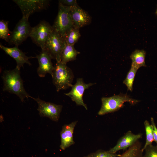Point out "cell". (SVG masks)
Returning <instances> with one entry per match:
<instances>
[{
    "instance_id": "obj_20",
    "label": "cell",
    "mask_w": 157,
    "mask_h": 157,
    "mask_svg": "<svg viewBox=\"0 0 157 157\" xmlns=\"http://www.w3.org/2000/svg\"><path fill=\"white\" fill-rule=\"evenodd\" d=\"M138 69L131 65L126 76L123 81V83L126 86L128 90L132 91L133 90V84L135 77Z\"/></svg>"
},
{
    "instance_id": "obj_19",
    "label": "cell",
    "mask_w": 157,
    "mask_h": 157,
    "mask_svg": "<svg viewBox=\"0 0 157 157\" xmlns=\"http://www.w3.org/2000/svg\"><path fill=\"white\" fill-rule=\"evenodd\" d=\"M144 125L146 134V141L142 149L143 152L147 146L152 144L154 141L153 128L151 125L148 120H145L144 122Z\"/></svg>"
},
{
    "instance_id": "obj_21",
    "label": "cell",
    "mask_w": 157,
    "mask_h": 157,
    "mask_svg": "<svg viewBox=\"0 0 157 157\" xmlns=\"http://www.w3.org/2000/svg\"><path fill=\"white\" fill-rule=\"evenodd\" d=\"M8 22L3 20L0 21V38L8 42L12 31L8 28Z\"/></svg>"
},
{
    "instance_id": "obj_6",
    "label": "cell",
    "mask_w": 157,
    "mask_h": 157,
    "mask_svg": "<svg viewBox=\"0 0 157 157\" xmlns=\"http://www.w3.org/2000/svg\"><path fill=\"white\" fill-rule=\"evenodd\" d=\"M52 26L47 22L42 21L36 26L32 27L29 37L33 42L44 49L45 44L53 31Z\"/></svg>"
},
{
    "instance_id": "obj_7",
    "label": "cell",
    "mask_w": 157,
    "mask_h": 157,
    "mask_svg": "<svg viewBox=\"0 0 157 157\" xmlns=\"http://www.w3.org/2000/svg\"><path fill=\"white\" fill-rule=\"evenodd\" d=\"M28 19L22 17L12 31L8 43L18 46L29 37L31 27Z\"/></svg>"
},
{
    "instance_id": "obj_5",
    "label": "cell",
    "mask_w": 157,
    "mask_h": 157,
    "mask_svg": "<svg viewBox=\"0 0 157 157\" xmlns=\"http://www.w3.org/2000/svg\"><path fill=\"white\" fill-rule=\"evenodd\" d=\"M65 43L63 37L53 30L46 42L44 49L42 50L45 51L52 59L59 62Z\"/></svg>"
},
{
    "instance_id": "obj_8",
    "label": "cell",
    "mask_w": 157,
    "mask_h": 157,
    "mask_svg": "<svg viewBox=\"0 0 157 157\" xmlns=\"http://www.w3.org/2000/svg\"><path fill=\"white\" fill-rule=\"evenodd\" d=\"M30 98L37 103L38 105L37 110L41 117H48L54 122L58 121L62 110V105L45 101L39 97L35 98L31 96Z\"/></svg>"
},
{
    "instance_id": "obj_12",
    "label": "cell",
    "mask_w": 157,
    "mask_h": 157,
    "mask_svg": "<svg viewBox=\"0 0 157 157\" xmlns=\"http://www.w3.org/2000/svg\"><path fill=\"white\" fill-rule=\"evenodd\" d=\"M70 11L74 26L80 28L90 24L91 23V16L78 5L71 7Z\"/></svg>"
},
{
    "instance_id": "obj_26",
    "label": "cell",
    "mask_w": 157,
    "mask_h": 157,
    "mask_svg": "<svg viewBox=\"0 0 157 157\" xmlns=\"http://www.w3.org/2000/svg\"><path fill=\"white\" fill-rule=\"evenodd\" d=\"M156 13V15H157V9H156V13Z\"/></svg>"
},
{
    "instance_id": "obj_16",
    "label": "cell",
    "mask_w": 157,
    "mask_h": 157,
    "mask_svg": "<svg viewBox=\"0 0 157 157\" xmlns=\"http://www.w3.org/2000/svg\"><path fill=\"white\" fill-rule=\"evenodd\" d=\"M80 52L76 50L74 46L70 45L66 43L62 52L60 60L63 63H67L76 59L77 55Z\"/></svg>"
},
{
    "instance_id": "obj_27",
    "label": "cell",
    "mask_w": 157,
    "mask_h": 157,
    "mask_svg": "<svg viewBox=\"0 0 157 157\" xmlns=\"http://www.w3.org/2000/svg\"><path fill=\"white\" fill-rule=\"evenodd\" d=\"M84 157H87V156H85Z\"/></svg>"
},
{
    "instance_id": "obj_15",
    "label": "cell",
    "mask_w": 157,
    "mask_h": 157,
    "mask_svg": "<svg viewBox=\"0 0 157 157\" xmlns=\"http://www.w3.org/2000/svg\"><path fill=\"white\" fill-rule=\"evenodd\" d=\"M77 122L75 121L63 126L60 132L61 144L60 146L62 150H65L74 144L73 134Z\"/></svg>"
},
{
    "instance_id": "obj_2",
    "label": "cell",
    "mask_w": 157,
    "mask_h": 157,
    "mask_svg": "<svg viewBox=\"0 0 157 157\" xmlns=\"http://www.w3.org/2000/svg\"><path fill=\"white\" fill-rule=\"evenodd\" d=\"M52 82L57 92L71 87L74 78L72 70L67 64L61 61L56 62L51 75Z\"/></svg>"
},
{
    "instance_id": "obj_18",
    "label": "cell",
    "mask_w": 157,
    "mask_h": 157,
    "mask_svg": "<svg viewBox=\"0 0 157 157\" xmlns=\"http://www.w3.org/2000/svg\"><path fill=\"white\" fill-rule=\"evenodd\" d=\"M79 29L74 26L65 33L63 37L66 44L74 46L81 36Z\"/></svg>"
},
{
    "instance_id": "obj_17",
    "label": "cell",
    "mask_w": 157,
    "mask_h": 157,
    "mask_svg": "<svg viewBox=\"0 0 157 157\" xmlns=\"http://www.w3.org/2000/svg\"><path fill=\"white\" fill-rule=\"evenodd\" d=\"M145 51L143 50L136 49L131 54L130 58L132 60L131 66L138 69L142 67H146L145 63Z\"/></svg>"
},
{
    "instance_id": "obj_3",
    "label": "cell",
    "mask_w": 157,
    "mask_h": 157,
    "mask_svg": "<svg viewBox=\"0 0 157 157\" xmlns=\"http://www.w3.org/2000/svg\"><path fill=\"white\" fill-rule=\"evenodd\" d=\"M101 106L98 113L99 115L117 111L123 107L124 103L128 102L135 105L139 101L132 99L126 94L115 95L109 97H103L101 99Z\"/></svg>"
},
{
    "instance_id": "obj_25",
    "label": "cell",
    "mask_w": 157,
    "mask_h": 157,
    "mask_svg": "<svg viewBox=\"0 0 157 157\" xmlns=\"http://www.w3.org/2000/svg\"><path fill=\"white\" fill-rule=\"evenodd\" d=\"M151 124L153 128L154 141L156 142V146H157V127L153 118L151 117Z\"/></svg>"
},
{
    "instance_id": "obj_10",
    "label": "cell",
    "mask_w": 157,
    "mask_h": 157,
    "mask_svg": "<svg viewBox=\"0 0 157 157\" xmlns=\"http://www.w3.org/2000/svg\"><path fill=\"white\" fill-rule=\"evenodd\" d=\"M95 84V83H86L83 78H78L76 83L71 86V90L68 93H65V94L70 98L77 105L82 106L87 110V106L83 99V94L86 89Z\"/></svg>"
},
{
    "instance_id": "obj_22",
    "label": "cell",
    "mask_w": 157,
    "mask_h": 157,
    "mask_svg": "<svg viewBox=\"0 0 157 157\" xmlns=\"http://www.w3.org/2000/svg\"><path fill=\"white\" fill-rule=\"evenodd\" d=\"M120 154H113L108 151L99 150L95 152L90 154L87 157H118Z\"/></svg>"
},
{
    "instance_id": "obj_24",
    "label": "cell",
    "mask_w": 157,
    "mask_h": 157,
    "mask_svg": "<svg viewBox=\"0 0 157 157\" xmlns=\"http://www.w3.org/2000/svg\"><path fill=\"white\" fill-rule=\"evenodd\" d=\"M59 3L63 5L68 7H72L78 5L76 0H60Z\"/></svg>"
},
{
    "instance_id": "obj_1",
    "label": "cell",
    "mask_w": 157,
    "mask_h": 157,
    "mask_svg": "<svg viewBox=\"0 0 157 157\" xmlns=\"http://www.w3.org/2000/svg\"><path fill=\"white\" fill-rule=\"evenodd\" d=\"M3 82V90L16 95L22 102L31 96L26 91L23 85L20 69L16 67L11 70H5L2 76Z\"/></svg>"
},
{
    "instance_id": "obj_23",
    "label": "cell",
    "mask_w": 157,
    "mask_h": 157,
    "mask_svg": "<svg viewBox=\"0 0 157 157\" xmlns=\"http://www.w3.org/2000/svg\"><path fill=\"white\" fill-rule=\"evenodd\" d=\"M142 157H157V146H148L144 149Z\"/></svg>"
},
{
    "instance_id": "obj_9",
    "label": "cell",
    "mask_w": 157,
    "mask_h": 157,
    "mask_svg": "<svg viewBox=\"0 0 157 157\" xmlns=\"http://www.w3.org/2000/svg\"><path fill=\"white\" fill-rule=\"evenodd\" d=\"M13 1L20 9L22 17L28 19L31 14L47 8L49 2L47 0H13Z\"/></svg>"
},
{
    "instance_id": "obj_14",
    "label": "cell",
    "mask_w": 157,
    "mask_h": 157,
    "mask_svg": "<svg viewBox=\"0 0 157 157\" xmlns=\"http://www.w3.org/2000/svg\"><path fill=\"white\" fill-rule=\"evenodd\" d=\"M38 59L39 66L37 72L40 77H44L47 74L52 75L54 68L51 62V58L44 51L42 50L35 57Z\"/></svg>"
},
{
    "instance_id": "obj_13",
    "label": "cell",
    "mask_w": 157,
    "mask_h": 157,
    "mask_svg": "<svg viewBox=\"0 0 157 157\" xmlns=\"http://www.w3.org/2000/svg\"><path fill=\"white\" fill-rule=\"evenodd\" d=\"M0 48L6 54L15 60L17 63L16 67L20 69L21 67H23L25 64H27L29 65H31L29 59L35 58L26 56L24 53L19 49L18 46L8 47L3 46L0 43Z\"/></svg>"
},
{
    "instance_id": "obj_4",
    "label": "cell",
    "mask_w": 157,
    "mask_h": 157,
    "mask_svg": "<svg viewBox=\"0 0 157 157\" xmlns=\"http://www.w3.org/2000/svg\"><path fill=\"white\" fill-rule=\"evenodd\" d=\"M70 7L59 3L58 14L52 26L53 29L63 37L74 26L70 13Z\"/></svg>"
},
{
    "instance_id": "obj_11",
    "label": "cell",
    "mask_w": 157,
    "mask_h": 157,
    "mask_svg": "<svg viewBox=\"0 0 157 157\" xmlns=\"http://www.w3.org/2000/svg\"><path fill=\"white\" fill-rule=\"evenodd\" d=\"M142 135L141 133L135 134L129 131L119 139L116 144L109 151L111 153L115 154L120 150L128 149L139 141Z\"/></svg>"
}]
</instances>
